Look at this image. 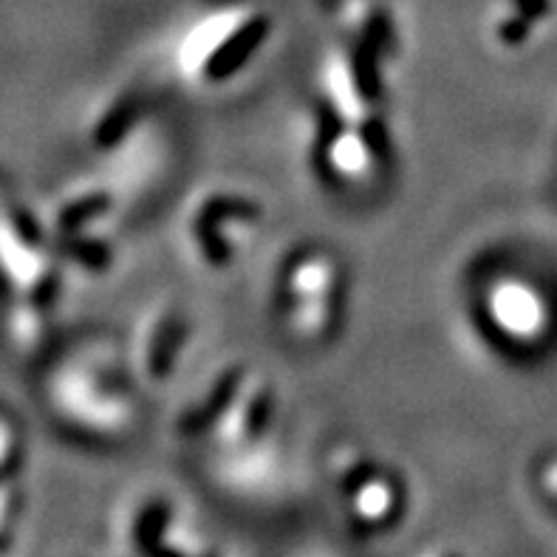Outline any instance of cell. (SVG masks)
<instances>
[{"label":"cell","instance_id":"cell-6","mask_svg":"<svg viewBox=\"0 0 557 557\" xmlns=\"http://www.w3.org/2000/svg\"><path fill=\"white\" fill-rule=\"evenodd\" d=\"M343 490H346L348 518L362 530L380 532L399 518L403 493L394 475L382 470H348Z\"/></svg>","mask_w":557,"mask_h":557},{"label":"cell","instance_id":"cell-12","mask_svg":"<svg viewBox=\"0 0 557 557\" xmlns=\"http://www.w3.org/2000/svg\"><path fill=\"white\" fill-rule=\"evenodd\" d=\"M21 518V490L17 479L0 484V557H9L14 549V530Z\"/></svg>","mask_w":557,"mask_h":557},{"label":"cell","instance_id":"cell-10","mask_svg":"<svg viewBox=\"0 0 557 557\" xmlns=\"http://www.w3.org/2000/svg\"><path fill=\"white\" fill-rule=\"evenodd\" d=\"M546 12V0H507L504 14L498 17V35L504 42H521Z\"/></svg>","mask_w":557,"mask_h":557},{"label":"cell","instance_id":"cell-4","mask_svg":"<svg viewBox=\"0 0 557 557\" xmlns=\"http://www.w3.org/2000/svg\"><path fill=\"white\" fill-rule=\"evenodd\" d=\"M343 272L332 255L309 249L297 255L286 269L283 297H286V320L289 329L304 339H320L337 323L339 295H343Z\"/></svg>","mask_w":557,"mask_h":557},{"label":"cell","instance_id":"cell-2","mask_svg":"<svg viewBox=\"0 0 557 557\" xmlns=\"http://www.w3.org/2000/svg\"><path fill=\"white\" fill-rule=\"evenodd\" d=\"M57 267L46 240L21 205L0 187V300L3 311L37 309L54 304Z\"/></svg>","mask_w":557,"mask_h":557},{"label":"cell","instance_id":"cell-3","mask_svg":"<svg viewBox=\"0 0 557 557\" xmlns=\"http://www.w3.org/2000/svg\"><path fill=\"white\" fill-rule=\"evenodd\" d=\"M269 17L252 9H230V12L212 14L210 21L198 23L184 42V63L190 74L221 83V79L238 74L255 49L267 40Z\"/></svg>","mask_w":557,"mask_h":557},{"label":"cell","instance_id":"cell-9","mask_svg":"<svg viewBox=\"0 0 557 557\" xmlns=\"http://www.w3.org/2000/svg\"><path fill=\"white\" fill-rule=\"evenodd\" d=\"M182 320L173 311H164L162 318H156L141 337V371H145V376L162 380L164 374H170L178 348H182Z\"/></svg>","mask_w":557,"mask_h":557},{"label":"cell","instance_id":"cell-13","mask_svg":"<svg viewBox=\"0 0 557 557\" xmlns=\"http://www.w3.org/2000/svg\"><path fill=\"white\" fill-rule=\"evenodd\" d=\"M428 557H453V555H442V552H438V555H428Z\"/></svg>","mask_w":557,"mask_h":557},{"label":"cell","instance_id":"cell-7","mask_svg":"<svg viewBox=\"0 0 557 557\" xmlns=\"http://www.w3.org/2000/svg\"><path fill=\"white\" fill-rule=\"evenodd\" d=\"M235 221H258V210L238 196H212L201 205L196 215L198 249L210 263H226L233 255V235L226 233V224Z\"/></svg>","mask_w":557,"mask_h":557},{"label":"cell","instance_id":"cell-5","mask_svg":"<svg viewBox=\"0 0 557 557\" xmlns=\"http://www.w3.org/2000/svg\"><path fill=\"white\" fill-rule=\"evenodd\" d=\"M487 314L495 332L521 346H530V339H537L549 329V306L544 295L518 277H502L493 283L487 295Z\"/></svg>","mask_w":557,"mask_h":557},{"label":"cell","instance_id":"cell-8","mask_svg":"<svg viewBox=\"0 0 557 557\" xmlns=\"http://www.w3.org/2000/svg\"><path fill=\"white\" fill-rule=\"evenodd\" d=\"M325 7H332L334 17L351 35V46L371 54L394 49V21L385 0H325Z\"/></svg>","mask_w":557,"mask_h":557},{"label":"cell","instance_id":"cell-1","mask_svg":"<svg viewBox=\"0 0 557 557\" xmlns=\"http://www.w3.org/2000/svg\"><path fill=\"white\" fill-rule=\"evenodd\" d=\"M49 408L65 428L88 438H120L134 422V403L106 362L94 354H71L46 382Z\"/></svg>","mask_w":557,"mask_h":557},{"label":"cell","instance_id":"cell-11","mask_svg":"<svg viewBox=\"0 0 557 557\" xmlns=\"http://www.w3.org/2000/svg\"><path fill=\"white\" fill-rule=\"evenodd\" d=\"M23 465V436L7 410H0V484L17 479Z\"/></svg>","mask_w":557,"mask_h":557}]
</instances>
